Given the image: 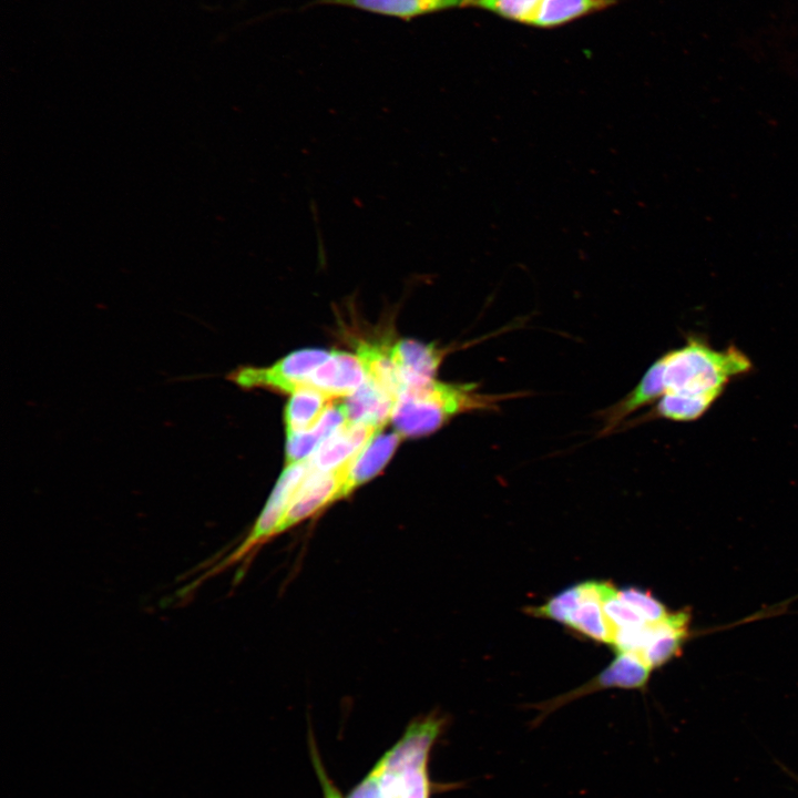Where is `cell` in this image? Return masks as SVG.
Segmentation results:
<instances>
[{"mask_svg":"<svg viewBox=\"0 0 798 798\" xmlns=\"http://www.w3.org/2000/svg\"><path fill=\"white\" fill-rule=\"evenodd\" d=\"M335 4L411 21L421 16L464 8V0H315L308 6Z\"/></svg>","mask_w":798,"mask_h":798,"instance_id":"obj_13","label":"cell"},{"mask_svg":"<svg viewBox=\"0 0 798 798\" xmlns=\"http://www.w3.org/2000/svg\"><path fill=\"white\" fill-rule=\"evenodd\" d=\"M356 355L364 365L366 379L398 398L403 382L390 358L389 348L360 340L356 347Z\"/></svg>","mask_w":798,"mask_h":798,"instance_id":"obj_17","label":"cell"},{"mask_svg":"<svg viewBox=\"0 0 798 798\" xmlns=\"http://www.w3.org/2000/svg\"><path fill=\"white\" fill-rule=\"evenodd\" d=\"M354 459L330 472H317L310 468L280 522L276 535L286 532L336 502L339 488Z\"/></svg>","mask_w":798,"mask_h":798,"instance_id":"obj_5","label":"cell"},{"mask_svg":"<svg viewBox=\"0 0 798 798\" xmlns=\"http://www.w3.org/2000/svg\"><path fill=\"white\" fill-rule=\"evenodd\" d=\"M716 400L709 396L666 392L657 401L654 416L673 421H694L705 415Z\"/></svg>","mask_w":798,"mask_h":798,"instance_id":"obj_18","label":"cell"},{"mask_svg":"<svg viewBox=\"0 0 798 798\" xmlns=\"http://www.w3.org/2000/svg\"><path fill=\"white\" fill-rule=\"evenodd\" d=\"M651 671L635 654L617 653L614 661L586 684L552 699L532 705L539 712L533 726L541 724L544 718L562 706L592 693L607 688L643 689L648 682Z\"/></svg>","mask_w":798,"mask_h":798,"instance_id":"obj_4","label":"cell"},{"mask_svg":"<svg viewBox=\"0 0 798 798\" xmlns=\"http://www.w3.org/2000/svg\"><path fill=\"white\" fill-rule=\"evenodd\" d=\"M618 0H541L529 25L552 29L606 10Z\"/></svg>","mask_w":798,"mask_h":798,"instance_id":"obj_16","label":"cell"},{"mask_svg":"<svg viewBox=\"0 0 798 798\" xmlns=\"http://www.w3.org/2000/svg\"><path fill=\"white\" fill-rule=\"evenodd\" d=\"M401 439L396 431L377 432L354 459L336 501L349 497L356 489L378 475L392 458Z\"/></svg>","mask_w":798,"mask_h":798,"instance_id":"obj_8","label":"cell"},{"mask_svg":"<svg viewBox=\"0 0 798 798\" xmlns=\"http://www.w3.org/2000/svg\"><path fill=\"white\" fill-rule=\"evenodd\" d=\"M786 771H787L788 775L791 776V777L796 780V782L798 784V775L795 774V773H792V771H789V770H787V769H786Z\"/></svg>","mask_w":798,"mask_h":798,"instance_id":"obj_23","label":"cell"},{"mask_svg":"<svg viewBox=\"0 0 798 798\" xmlns=\"http://www.w3.org/2000/svg\"><path fill=\"white\" fill-rule=\"evenodd\" d=\"M329 354L324 349L297 350L268 367H238L227 378L243 389L262 388L291 395L309 386L310 375Z\"/></svg>","mask_w":798,"mask_h":798,"instance_id":"obj_3","label":"cell"},{"mask_svg":"<svg viewBox=\"0 0 798 798\" xmlns=\"http://www.w3.org/2000/svg\"><path fill=\"white\" fill-rule=\"evenodd\" d=\"M397 398L366 379L364 385L340 402L346 420L366 423L382 430L391 420Z\"/></svg>","mask_w":798,"mask_h":798,"instance_id":"obj_12","label":"cell"},{"mask_svg":"<svg viewBox=\"0 0 798 798\" xmlns=\"http://www.w3.org/2000/svg\"><path fill=\"white\" fill-rule=\"evenodd\" d=\"M662 358L665 393L718 399L732 379L753 370L751 360L736 346L717 350L705 338L695 335Z\"/></svg>","mask_w":798,"mask_h":798,"instance_id":"obj_2","label":"cell"},{"mask_svg":"<svg viewBox=\"0 0 798 798\" xmlns=\"http://www.w3.org/2000/svg\"><path fill=\"white\" fill-rule=\"evenodd\" d=\"M522 396L523 392L485 393L478 383L431 379L402 388L390 422L402 438H419L433 433L456 416L497 411L504 400Z\"/></svg>","mask_w":798,"mask_h":798,"instance_id":"obj_1","label":"cell"},{"mask_svg":"<svg viewBox=\"0 0 798 798\" xmlns=\"http://www.w3.org/2000/svg\"><path fill=\"white\" fill-rule=\"evenodd\" d=\"M603 583L604 581L580 583V601L564 625L587 638L612 645L614 632L602 605Z\"/></svg>","mask_w":798,"mask_h":798,"instance_id":"obj_9","label":"cell"},{"mask_svg":"<svg viewBox=\"0 0 798 798\" xmlns=\"http://www.w3.org/2000/svg\"><path fill=\"white\" fill-rule=\"evenodd\" d=\"M618 597L645 622L658 623L669 615L666 606L648 591L634 586L617 590Z\"/></svg>","mask_w":798,"mask_h":798,"instance_id":"obj_21","label":"cell"},{"mask_svg":"<svg viewBox=\"0 0 798 798\" xmlns=\"http://www.w3.org/2000/svg\"><path fill=\"white\" fill-rule=\"evenodd\" d=\"M332 401L335 400L311 386L293 392L284 410L286 434L313 429Z\"/></svg>","mask_w":798,"mask_h":798,"instance_id":"obj_15","label":"cell"},{"mask_svg":"<svg viewBox=\"0 0 798 798\" xmlns=\"http://www.w3.org/2000/svg\"><path fill=\"white\" fill-rule=\"evenodd\" d=\"M389 355L405 387L434 379L444 350L418 340L400 339L389 347Z\"/></svg>","mask_w":798,"mask_h":798,"instance_id":"obj_11","label":"cell"},{"mask_svg":"<svg viewBox=\"0 0 798 798\" xmlns=\"http://www.w3.org/2000/svg\"><path fill=\"white\" fill-rule=\"evenodd\" d=\"M346 421L340 402L335 400L313 429L300 433L286 434L285 467L309 458L323 441Z\"/></svg>","mask_w":798,"mask_h":798,"instance_id":"obj_14","label":"cell"},{"mask_svg":"<svg viewBox=\"0 0 798 798\" xmlns=\"http://www.w3.org/2000/svg\"><path fill=\"white\" fill-rule=\"evenodd\" d=\"M379 431L370 424L346 421L308 458L310 468L317 472L336 470L354 459Z\"/></svg>","mask_w":798,"mask_h":798,"instance_id":"obj_7","label":"cell"},{"mask_svg":"<svg viewBox=\"0 0 798 798\" xmlns=\"http://www.w3.org/2000/svg\"><path fill=\"white\" fill-rule=\"evenodd\" d=\"M541 0H464V8H475L519 23H530Z\"/></svg>","mask_w":798,"mask_h":798,"instance_id":"obj_20","label":"cell"},{"mask_svg":"<svg viewBox=\"0 0 798 798\" xmlns=\"http://www.w3.org/2000/svg\"><path fill=\"white\" fill-rule=\"evenodd\" d=\"M580 597L581 585L577 583L564 589L542 605L526 607L525 612L535 617L548 618L565 624L569 614L577 604Z\"/></svg>","mask_w":798,"mask_h":798,"instance_id":"obj_22","label":"cell"},{"mask_svg":"<svg viewBox=\"0 0 798 798\" xmlns=\"http://www.w3.org/2000/svg\"><path fill=\"white\" fill-rule=\"evenodd\" d=\"M664 360L658 358L646 370L642 379L624 398L602 413L603 428L601 436H607L638 409L658 401L665 395Z\"/></svg>","mask_w":798,"mask_h":798,"instance_id":"obj_10","label":"cell"},{"mask_svg":"<svg viewBox=\"0 0 798 798\" xmlns=\"http://www.w3.org/2000/svg\"><path fill=\"white\" fill-rule=\"evenodd\" d=\"M378 763L398 775V798H431L433 785L429 777L428 761L407 764L381 757Z\"/></svg>","mask_w":798,"mask_h":798,"instance_id":"obj_19","label":"cell"},{"mask_svg":"<svg viewBox=\"0 0 798 798\" xmlns=\"http://www.w3.org/2000/svg\"><path fill=\"white\" fill-rule=\"evenodd\" d=\"M366 381V371L355 354L334 350L309 377V386L318 389L331 400L344 399L355 393Z\"/></svg>","mask_w":798,"mask_h":798,"instance_id":"obj_6","label":"cell"}]
</instances>
